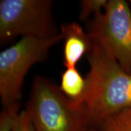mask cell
<instances>
[{
    "instance_id": "cell-10",
    "label": "cell",
    "mask_w": 131,
    "mask_h": 131,
    "mask_svg": "<svg viewBox=\"0 0 131 131\" xmlns=\"http://www.w3.org/2000/svg\"><path fill=\"white\" fill-rule=\"evenodd\" d=\"M108 0H82L80 2L79 17L82 21L86 20L90 15L102 13L108 5Z\"/></svg>"
},
{
    "instance_id": "cell-7",
    "label": "cell",
    "mask_w": 131,
    "mask_h": 131,
    "mask_svg": "<svg viewBox=\"0 0 131 131\" xmlns=\"http://www.w3.org/2000/svg\"><path fill=\"white\" fill-rule=\"evenodd\" d=\"M59 88L62 93L69 98L82 102L87 89V81L76 67L69 68L61 74Z\"/></svg>"
},
{
    "instance_id": "cell-9",
    "label": "cell",
    "mask_w": 131,
    "mask_h": 131,
    "mask_svg": "<svg viewBox=\"0 0 131 131\" xmlns=\"http://www.w3.org/2000/svg\"><path fill=\"white\" fill-rule=\"evenodd\" d=\"M20 102L3 106L0 114V131H13L15 122L18 117Z\"/></svg>"
},
{
    "instance_id": "cell-1",
    "label": "cell",
    "mask_w": 131,
    "mask_h": 131,
    "mask_svg": "<svg viewBox=\"0 0 131 131\" xmlns=\"http://www.w3.org/2000/svg\"><path fill=\"white\" fill-rule=\"evenodd\" d=\"M90 70L82 99L88 127L131 106V74L92 42L88 53Z\"/></svg>"
},
{
    "instance_id": "cell-4",
    "label": "cell",
    "mask_w": 131,
    "mask_h": 131,
    "mask_svg": "<svg viewBox=\"0 0 131 131\" xmlns=\"http://www.w3.org/2000/svg\"><path fill=\"white\" fill-rule=\"evenodd\" d=\"M91 42L131 74V8L125 0H108L88 25Z\"/></svg>"
},
{
    "instance_id": "cell-3",
    "label": "cell",
    "mask_w": 131,
    "mask_h": 131,
    "mask_svg": "<svg viewBox=\"0 0 131 131\" xmlns=\"http://www.w3.org/2000/svg\"><path fill=\"white\" fill-rule=\"evenodd\" d=\"M63 40V35L47 39L23 37L0 53V97L3 106L19 102L28 71L44 61L50 50Z\"/></svg>"
},
{
    "instance_id": "cell-11",
    "label": "cell",
    "mask_w": 131,
    "mask_h": 131,
    "mask_svg": "<svg viewBox=\"0 0 131 131\" xmlns=\"http://www.w3.org/2000/svg\"><path fill=\"white\" fill-rule=\"evenodd\" d=\"M13 131H36L31 119L26 110L19 114L15 122Z\"/></svg>"
},
{
    "instance_id": "cell-6",
    "label": "cell",
    "mask_w": 131,
    "mask_h": 131,
    "mask_svg": "<svg viewBox=\"0 0 131 131\" xmlns=\"http://www.w3.org/2000/svg\"><path fill=\"white\" fill-rule=\"evenodd\" d=\"M61 33L63 40V65L66 69L75 68L81 58L90 50V38L77 22L62 24Z\"/></svg>"
},
{
    "instance_id": "cell-8",
    "label": "cell",
    "mask_w": 131,
    "mask_h": 131,
    "mask_svg": "<svg viewBox=\"0 0 131 131\" xmlns=\"http://www.w3.org/2000/svg\"><path fill=\"white\" fill-rule=\"evenodd\" d=\"M100 127L101 131H131V106L108 117Z\"/></svg>"
},
{
    "instance_id": "cell-5",
    "label": "cell",
    "mask_w": 131,
    "mask_h": 131,
    "mask_svg": "<svg viewBox=\"0 0 131 131\" xmlns=\"http://www.w3.org/2000/svg\"><path fill=\"white\" fill-rule=\"evenodd\" d=\"M50 0H1L0 40L15 37L47 39L60 34Z\"/></svg>"
},
{
    "instance_id": "cell-2",
    "label": "cell",
    "mask_w": 131,
    "mask_h": 131,
    "mask_svg": "<svg viewBox=\"0 0 131 131\" xmlns=\"http://www.w3.org/2000/svg\"><path fill=\"white\" fill-rule=\"evenodd\" d=\"M25 110L36 131H84L89 128L82 102L69 98L59 86L44 77L34 78Z\"/></svg>"
},
{
    "instance_id": "cell-12",
    "label": "cell",
    "mask_w": 131,
    "mask_h": 131,
    "mask_svg": "<svg viewBox=\"0 0 131 131\" xmlns=\"http://www.w3.org/2000/svg\"><path fill=\"white\" fill-rule=\"evenodd\" d=\"M84 131H97V130H94V129H92V128H88V129H86Z\"/></svg>"
},
{
    "instance_id": "cell-13",
    "label": "cell",
    "mask_w": 131,
    "mask_h": 131,
    "mask_svg": "<svg viewBox=\"0 0 131 131\" xmlns=\"http://www.w3.org/2000/svg\"><path fill=\"white\" fill-rule=\"evenodd\" d=\"M130 8H131V0H130Z\"/></svg>"
}]
</instances>
